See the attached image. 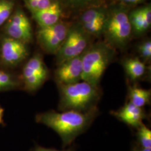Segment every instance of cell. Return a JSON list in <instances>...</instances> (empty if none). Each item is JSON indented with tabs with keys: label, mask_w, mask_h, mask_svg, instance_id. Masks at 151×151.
I'll return each instance as SVG.
<instances>
[{
	"label": "cell",
	"mask_w": 151,
	"mask_h": 151,
	"mask_svg": "<svg viewBox=\"0 0 151 151\" xmlns=\"http://www.w3.org/2000/svg\"><path fill=\"white\" fill-rule=\"evenodd\" d=\"M106 0H57L61 7L72 11L85 10L92 7L100 6Z\"/></svg>",
	"instance_id": "9a60e30c"
},
{
	"label": "cell",
	"mask_w": 151,
	"mask_h": 151,
	"mask_svg": "<svg viewBox=\"0 0 151 151\" xmlns=\"http://www.w3.org/2000/svg\"><path fill=\"white\" fill-rule=\"evenodd\" d=\"M20 85L18 80L10 73L0 70V91L13 90Z\"/></svg>",
	"instance_id": "ac0fdd59"
},
{
	"label": "cell",
	"mask_w": 151,
	"mask_h": 151,
	"mask_svg": "<svg viewBox=\"0 0 151 151\" xmlns=\"http://www.w3.org/2000/svg\"><path fill=\"white\" fill-rule=\"evenodd\" d=\"M115 56V49L106 42L88 47L82 54V81L99 86L103 73Z\"/></svg>",
	"instance_id": "3957f363"
},
{
	"label": "cell",
	"mask_w": 151,
	"mask_h": 151,
	"mask_svg": "<svg viewBox=\"0 0 151 151\" xmlns=\"http://www.w3.org/2000/svg\"><path fill=\"white\" fill-rule=\"evenodd\" d=\"M137 140L141 147L151 148V131L143 123L137 129Z\"/></svg>",
	"instance_id": "d6986e66"
},
{
	"label": "cell",
	"mask_w": 151,
	"mask_h": 151,
	"mask_svg": "<svg viewBox=\"0 0 151 151\" xmlns=\"http://www.w3.org/2000/svg\"><path fill=\"white\" fill-rule=\"evenodd\" d=\"M33 151H76L75 148L73 147H71L70 148L66 149V150H57L53 148H44L41 146H37L33 150Z\"/></svg>",
	"instance_id": "cb8c5ba5"
},
{
	"label": "cell",
	"mask_w": 151,
	"mask_h": 151,
	"mask_svg": "<svg viewBox=\"0 0 151 151\" xmlns=\"http://www.w3.org/2000/svg\"><path fill=\"white\" fill-rule=\"evenodd\" d=\"M14 4L10 0H0V26L9 19L14 8Z\"/></svg>",
	"instance_id": "ffe728a7"
},
{
	"label": "cell",
	"mask_w": 151,
	"mask_h": 151,
	"mask_svg": "<svg viewBox=\"0 0 151 151\" xmlns=\"http://www.w3.org/2000/svg\"><path fill=\"white\" fill-rule=\"evenodd\" d=\"M151 96L150 90L143 89L136 86L129 87V102L137 107L142 108L148 104L151 100Z\"/></svg>",
	"instance_id": "2e32d148"
},
{
	"label": "cell",
	"mask_w": 151,
	"mask_h": 151,
	"mask_svg": "<svg viewBox=\"0 0 151 151\" xmlns=\"http://www.w3.org/2000/svg\"><path fill=\"white\" fill-rule=\"evenodd\" d=\"M6 31L9 37L22 41L25 43L32 40V25L25 14L17 10L7 23Z\"/></svg>",
	"instance_id": "30bf717a"
},
{
	"label": "cell",
	"mask_w": 151,
	"mask_h": 151,
	"mask_svg": "<svg viewBox=\"0 0 151 151\" xmlns=\"http://www.w3.org/2000/svg\"><path fill=\"white\" fill-rule=\"evenodd\" d=\"M132 32L129 13L125 6H115L108 10L103 33L106 43L114 49L125 48L129 42Z\"/></svg>",
	"instance_id": "277c9868"
},
{
	"label": "cell",
	"mask_w": 151,
	"mask_h": 151,
	"mask_svg": "<svg viewBox=\"0 0 151 151\" xmlns=\"http://www.w3.org/2000/svg\"><path fill=\"white\" fill-rule=\"evenodd\" d=\"M62 9L59 2L55 1L48 8L32 12V16L40 27H50L59 22L62 14Z\"/></svg>",
	"instance_id": "4fadbf2b"
},
{
	"label": "cell",
	"mask_w": 151,
	"mask_h": 151,
	"mask_svg": "<svg viewBox=\"0 0 151 151\" xmlns=\"http://www.w3.org/2000/svg\"><path fill=\"white\" fill-rule=\"evenodd\" d=\"M129 19L132 31L135 34L140 35L147 31L142 17L141 7L134 10L129 13Z\"/></svg>",
	"instance_id": "e0dca14e"
},
{
	"label": "cell",
	"mask_w": 151,
	"mask_h": 151,
	"mask_svg": "<svg viewBox=\"0 0 151 151\" xmlns=\"http://www.w3.org/2000/svg\"><path fill=\"white\" fill-rule=\"evenodd\" d=\"M90 35L80 24L69 27L67 36L57 53V65L78 57L88 47Z\"/></svg>",
	"instance_id": "5b68a950"
},
{
	"label": "cell",
	"mask_w": 151,
	"mask_h": 151,
	"mask_svg": "<svg viewBox=\"0 0 151 151\" xmlns=\"http://www.w3.org/2000/svg\"><path fill=\"white\" fill-rule=\"evenodd\" d=\"M48 68L39 54L34 55L28 60L22 70V82L28 91H37L48 78Z\"/></svg>",
	"instance_id": "8992f818"
},
{
	"label": "cell",
	"mask_w": 151,
	"mask_h": 151,
	"mask_svg": "<svg viewBox=\"0 0 151 151\" xmlns=\"http://www.w3.org/2000/svg\"><path fill=\"white\" fill-rule=\"evenodd\" d=\"M132 151H151V148H145L141 147L139 148H134Z\"/></svg>",
	"instance_id": "484cf974"
},
{
	"label": "cell",
	"mask_w": 151,
	"mask_h": 151,
	"mask_svg": "<svg viewBox=\"0 0 151 151\" xmlns=\"http://www.w3.org/2000/svg\"><path fill=\"white\" fill-rule=\"evenodd\" d=\"M26 43L10 37L4 38L1 44V57L6 65L14 66L27 57Z\"/></svg>",
	"instance_id": "8fae6325"
},
{
	"label": "cell",
	"mask_w": 151,
	"mask_h": 151,
	"mask_svg": "<svg viewBox=\"0 0 151 151\" xmlns=\"http://www.w3.org/2000/svg\"><path fill=\"white\" fill-rule=\"evenodd\" d=\"M115 116L126 124L138 129L145 118V113L142 108L137 107L129 102L116 111H113Z\"/></svg>",
	"instance_id": "7c38bea8"
},
{
	"label": "cell",
	"mask_w": 151,
	"mask_h": 151,
	"mask_svg": "<svg viewBox=\"0 0 151 151\" xmlns=\"http://www.w3.org/2000/svg\"><path fill=\"white\" fill-rule=\"evenodd\" d=\"M123 66L127 74L133 81L139 80L146 73V65L138 58L125 59Z\"/></svg>",
	"instance_id": "5bb4252c"
},
{
	"label": "cell",
	"mask_w": 151,
	"mask_h": 151,
	"mask_svg": "<svg viewBox=\"0 0 151 151\" xmlns=\"http://www.w3.org/2000/svg\"><path fill=\"white\" fill-rule=\"evenodd\" d=\"M70 27L60 22L48 27H40L38 32V42L49 53L57 54L67 36Z\"/></svg>",
	"instance_id": "52a82bcc"
},
{
	"label": "cell",
	"mask_w": 151,
	"mask_h": 151,
	"mask_svg": "<svg viewBox=\"0 0 151 151\" xmlns=\"http://www.w3.org/2000/svg\"><path fill=\"white\" fill-rule=\"evenodd\" d=\"M108 13V9L101 6L87 9L80 16L79 24L90 35L99 36L104 32Z\"/></svg>",
	"instance_id": "ba28073f"
},
{
	"label": "cell",
	"mask_w": 151,
	"mask_h": 151,
	"mask_svg": "<svg viewBox=\"0 0 151 151\" xmlns=\"http://www.w3.org/2000/svg\"><path fill=\"white\" fill-rule=\"evenodd\" d=\"M140 57L145 61H149L151 58V42L148 40L140 44L138 48Z\"/></svg>",
	"instance_id": "7402d4cb"
},
{
	"label": "cell",
	"mask_w": 151,
	"mask_h": 151,
	"mask_svg": "<svg viewBox=\"0 0 151 151\" xmlns=\"http://www.w3.org/2000/svg\"><path fill=\"white\" fill-rule=\"evenodd\" d=\"M4 109L0 106V124H1L3 122L2 118H3V115H4Z\"/></svg>",
	"instance_id": "4316f807"
},
{
	"label": "cell",
	"mask_w": 151,
	"mask_h": 151,
	"mask_svg": "<svg viewBox=\"0 0 151 151\" xmlns=\"http://www.w3.org/2000/svg\"><path fill=\"white\" fill-rule=\"evenodd\" d=\"M82 54L58 65L54 73L55 81L58 86L70 85L82 81Z\"/></svg>",
	"instance_id": "9c48e42d"
},
{
	"label": "cell",
	"mask_w": 151,
	"mask_h": 151,
	"mask_svg": "<svg viewBox=\"0 0 151 151\" xmlns=\"http://www.w3.org/2000/svg\"><path fill=\"white\" fill-rule=\"evenodd\" d=\"M142 17L145 23V26L147 30L150 27L151 24V5L143 6L141 7Z\"/></svg>",
	"instance_id": "603a6c76"
},
{
	"label": "cell",
	"mask_w": 151,
	"mask_h": 151,
	"mask_svg": "<svg viewBox=\"0 0 151 151\" xmlns=\"http://www.w3.org/2000/svg\"><path fill=\"white\" fill-rule=\"evenodd\" d=\"M59 110L62 111L73 110L86 112L97 106L101 93L99 86L85 81L60 86Z\"/></svg>",
	"instance_id": "7a4b0ae2"
},
{
	"label": "cell",
	"mask_w": 151,
	"mask_h": 151,
	"mask_svg": "<svg viewBox=\"0 0 151 151\" xmlns=\"http://www.w3.org/2000/svg\"><path fill=\"white\" fill-rule=\"evenodd\" d=\"M98 114L97 106L84 113L73 110L59 113L50 110L38 114L36 121L48 127L60 135L63 148H65L70 145L78 136L90 127Z\"/></svg>",
	"instance_id": "6da1fadb"
},
{
	"label": "cell",
	"mask_w": 151,
	"mask_h": 151,
	"mask_svg": "<svg viewBox=\"0 0 151 151\" xmlns=\"http://www.w3.org/2000/svg\"><path fill=\"white\" fill-rule=\"evenodd\" d=\"M122 3L125 4L126 5H137L138 4H139L141 2H144L145 0H120Z\"/></svg>",
	"instance_id": "d4e9b609"
},
{
	"label": "cell",
	"mask_w": 151,
	"mask_h": 151,
	"mask_svg": "<svg viewBox=\"0 0 151 151\" xmlns=\"http://www.w3.org/2000/svg\"><path fill=\"white\" fill-rule=\"evenodd\" d=\"M27 8L32 12L48 8L53 3L52 0H24Z\"/></svg>",
	"instance_id": "44dd1931"
}]
</instances>
